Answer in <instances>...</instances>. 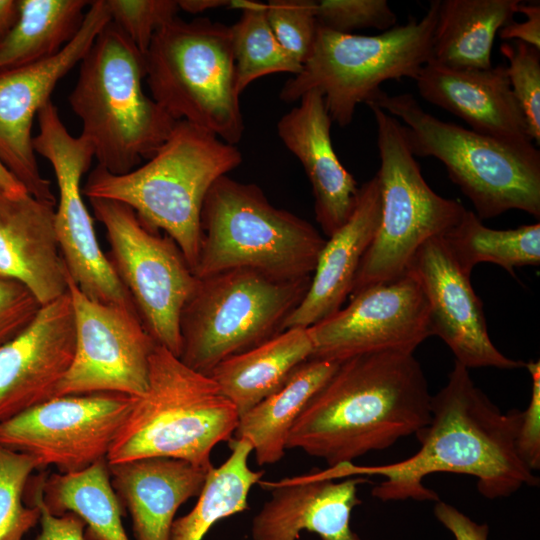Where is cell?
Wrapping results in <instances>:
<instances>
[{"instance_id":"cell-30","label":"cell","mask_w":540,"mask_h":540,"mask_svg":"<svg viewBox=\"0 0 540 540\" xmlns=\"http://www.w3.org/2000/svg\"><path fill=\"white\" fill-rule=\"evenodd\" d=\"M19 17L0 40V70L50 58L78 32L86 0H18Z\"/></svg>"},{"instance_id":"cell-12","label":"cell","mask_w":540,"mask_h":540,"mask_svg":"<svg viewBox=\"0 0 540 540\" xmlns=\"http://www.w3.org/2000/svg\"><path fill=\"white\" fill-rule=\"evenodd\" d=\"M110 244L107 255L147 331L179 357L182 309L198 278L177 244L146 225L126 204L90 198Z\"/></svg>"},{"instance_id":"cell-26","label":"cell","mask_w":540,"mask_h":540,"mask_svg":"<svg viewBox=\"0 0 540 540\" xmlns=\"http://www.w3.org/2000/svg\"><path fill=\"white\" fill-rule=\"evenodd\" d=\"M307 328L286 329L272 339L220 362L209 373L239 417L277 391L311 358Z\"/></svg>"},{"instance_id":"cell-6","label":"cell","mask_w":540,"mask_h":540,"mask_svg":"<svg viewBox=\"0 0 540 540\" xmlns=\"http://www.w3.org/2000/svg\"><path fill=\"white\" fill-rule=\"evenodd\" d=\"M238 420L235 406L209 375L157 344L147 390L135 398L106 460L169 457L211 469L212 449L233 438Z\"/></svg>"},{"instance_id":"cell-10","label":"cell","mask_w":540,"mask_h":540,"mask_svg":"<svg viewBox=\"0 0 540 540\" xmlns=\"http://www.w3.org/2000/svg\"><path fill=\"white\" fill-rule=\"evenodd\" d=\"M311 277L280 279L236 268L198 278L180 315L178 358L209 375L223 360L272 339L285 330Z\"/></svg>"},{"instance_id":"cell-7","label":"cell","mask_w":540,"mask_h":540,"mask_svg":"<svg viewBox=\"0 0 540 540\" xmlns=\"http://www.w3.org/2000/svg\"><path fill=\"white\" fill-rule=\"evenodd\" d=\"M197 278L249 268L280 279L311 277L325 244L305 219L273 206L260 187L224 175L201 212Z\"/></svg>"},{"instance_id":"cell-20","label":"cell","mask_w":540,"mask_h":540,"mask_svg":"<svg viewBox=\"0 0 540 540\" xmlns=\"http://www.w3.org/2000/svg\"><path fill=\"white\" fill-rule=\"evenodd\" d=\"M342 480L322 470L268 485L271 497L253 517V540H297L306 530L321 540H362L350 525L357 505L358 486L368 480L351 476Z\"/></svg>"},{"instance_id":"cell-34","label":"cell","mask_w":540,"mask_h":540,"mask_svg":"<svg viewBox=\"0 0 540 540\" xmlns=\"http://www.w3.org/2000/svg\"><path fill=\"white\" fill-rule=\"evenodd\" d=\"M35 469L37 463L31 456L0 444V540H22L40 521L39 507L24 502Z\"/></svg>"},{"instance_id":"cell-9","label":"cell","mask_w":540,"mask_h":540,"mask_svg":"<svg viewBox=\"0 0 540 540\" xmlns=\"http://www.w3.org/2000/svg\"><path fill=\"white\" fill-rule=\"evenodd\" d=\"M440 0L430 1L421 19L378 35L345 34L318 26L311 55L301 71L288 79L279 98L293 103L316 90L333 122L348 126L357 105L366 103L387 80H415L432 57V40Z\"/></svg>"},{"instance_id":"cell-36","label":"cell","mask_w":540,"mask_h":540,"mask_svg":"<svg viewBox=\"0 0 540 540\" xmlns=\"http://www.w3.org/2000/svg\"><path fill=\"white\" fill-rule=\"evenodd\" d=\"M265 13L278 42L303 65L311 55L318 31L316 1L270 0Z\"/></svg>"},{"instance_id":"cell-13","label":"cell","mask_w":540,"mask_h":540,"mask_svg":"<svg viewBox=\"0 0 540 540\" xmlns=\"http://www.w3.org/2000/svg\"><path fill=\"white\" fill-rule=\"evenodd\" d=\"M37 119L39 132L33 137V148L50 162L55 174L59 189L55 231L69 276L90 299L136 310L100 247L84 203L81 181L94 158L91 144L68 132L52 100L39 110Z\"/></svg>"},{"instance_id":"cell-45","label":"cell","mask_w":540,"mask_h":540,"mask_svg":"<svg viewBox=\"0 0 540 540\" xmlns=\"http://www.w3.org/2000/svg\"><path fill=\"white\" fill-rule=\"evenodd\" d=\"M232 1L233 0H179L177 3L179 9L196 14L222 6L232 7Z\"/></svg>"},{"instance_id":"cell-32","label":"cell","mask_w":540,"mask_h":540,"mask_svg":"<svg viewBox=\"0 0 540 540\" xmlns=\"http://www.w3.org/2000/svg\"><path fill=\"white\" fill-rule=\"evenodd\" d=\"M442 239L450 254L471 276L479 263H493L515 276V268L540 263V223L498 230L485 226L470 210L450 228Z\"/></svg>"},{"instance_id":"cell-43","label":"cell","mask_w":540,"mask_h":540,"mask_svg":"<svg viewBox=\"0 0 540 540\" xmlns=\"http://www.w3.org/2000/svg\"><path fill=\"white\" fill-rule=\"evenodd\" d=\"M525 15L523 22L512 20L503 26L499 37L504 41H520L540 50V4L522 3L518 5L517 13Z\"/></svg>"},{"instance_id":"cell-3","label":"cell","mask_w":540,"mask_h":540,"mask_svg":"<svg viewBox=\"0 0 540 540\" xmlns=\"http://www.w3.org/2000/svg\"><path fill=\"white\" fill-rule=\"evenodd\" d=\"M241 162L236 145L178 120L144 165L125 174H112L97 165L82 193L88 199H108L131 207L146 225L164 231L177 244L194 271L206 194L217 179Z\"/></svg>"},{"instance_id":"cell-31","label":"cell","mask_w":540,"mask_h":540,"mask_svg":"<svg viewBox=\"0 0 540 540\" xmlns=\"http://www.w3.org/2000/svg\"><path fill=\"white\" fill-rule=\"evenodd\" d=\"M228 442L229 457L208 472L193 509L174 520L170 540H202L217 521L248 510V494L264 472L249 467L252 446L248 441L232 438Z\"/></svg>"},{"instance_id":"cell-44","label":"cell","mask_w":540,"mask_h":540,"mask_svg":"<svg viewBox=\"0 0 540 540\" xmlns=\"http://www.w3.org/2000/svg\"><path fill=\"white\" fill-rule=\"evenodd\" d=\"M18 17V0H0V40L12 29Z\"/></svg>"},{"instance_id":"cell-21","label":"cell","mask_w":540,"mask_h":540,"mask_svg":"<svg viewBox=\"0 0 540 540\" xmlns=\"http://www.w3.org/2000/svg\"><path fill=\"white\" fill-rule=\"evenodd\" d=\"M332 123L323 96L316 90L305 93L277 123L279 138L309 179L316 221L327 238L352 215L360 188L333 148Z\"/></svg>"},{"instance_id":"cell-5","label":"cell","mask_w":540,"mask_h":540,"mask_svg":"<svg viewBox=\"0 0 540 540\" xmlns=\"http://www.w3.org/2000/svg\"><path fill=\"white\" fill-rule=\"evenodd\" d=\"M369 101L403 125L415 157L443 163L481 220L512 209L539 219L540 152L534 143H511L440 120L410 93L390 95L380 89Z\"/></svg>"},{"instance_id":"cell-15","label":"cell","mask_w":540,"mask_h":540,"mask_svg":"<svg viewBox=\"0 0 540 540\" xmlns=\"http://www.w3.org/2000/svg\"><path fill=\"white\" fill-rule=\"evenodd\" d=\"M75 353L55 397L96 392L142 396L157 346L136 310L87 297L68 274Z\"/></svg>"},{"instance_id":"cell-25","label":"cell","mask_w":540,"mask_h":540,"mask_svg":"<svg viewBox=\"0 0 540 540\" xmlns=\"http://www.w3.org/2000/svg\"><path fill=\"white\" fill-rule=\"evenodd\" d=\"M108 465L113 490L131 516L136 540H170L178 508L200 494L211 470L169 457Z\"/></svg>"},{"instance_id":"cell-40","label":"cell","mask_w":540,"mask_h":540,"mask_svg":"<svg viewBox=\"0 0 540 540\" xmlns=\"http://www.w3.org/2000/svg\"><path fill=\"white\" fill-rule=\"evenodd\" d=\"M532 379L531 399L521 411L516 436V450L522 462L531 470L540 468V362L525 363Z\"/></svg>"},{"instance_id":"cell-4","label":"cell","mask_w":540,"mask_h":540,"mask_svg":"<svg viewBox=\"0 0 540 540\" xmlns=\"http://www.w3.org/2000/svg\"><path fill=\"white\" fill-rule=\"evenodd\" d=\"M145 77V55L110 21L81 60L68 97L97 165L112 174L152 157L177 122L144 92Z\"/></svg>"},{"instance_id":"cell-19","label":"cell","mask_w":540,"mask_h":540,"mask_svg":"<svg viewBox=\"0 0 540 540\" xmlns=\"http://www.w3.org/2000/svg\"><path fill=\"white\" fill-rule=\"evenodd\" d=\"M69 291L41 306L34 319L0 345V423L55 397L75 353Z\"/></svg>"},{"instance_id":"cell-29","label":"cell","mask_w":540,"mask_h":540,"mask_svg":"<svg viewBox=\"0 0 540 540\" xmlns=\"http://www.w3.org/2000/svg\"><path fill=\"white\" fill-rule=\"evenodd\" d=\"M42 491L43 502L52 514L70 512L84 522L85 540H129L106 459L79 472L45 476Z\"/></svg>"},{"instance_id":"cell-24","label":"cell","mask_w":540,"mask_h":540,"mask_svg":"<svg viewBox=\"0 0 540 540\" xmlns=\"http://www.w3.org/2000/svg\"><path fill=\"white\" fill-rule=\"evenodd\" d=\"M380 214V188L375 175L359 188L357 204L348 221L326 239L309 289L287 318L285 330L309 328L342 308L377 231Z\"/></svg>"},{"instance_id":"cell-1","label":"cell","mask_w":540,"mask_h":540,"mask_svg":"<svg viewBox=\"0 0 540 540\" xmlns=\"http://www.w3.org/2000/svg\"><path fill=\"white\" fill-rule=\"evenodd\" d=\"M520 417L518 409L503 413L455 361L445 386L431 396L429 422L415 434L420 443L415 454L386 465L343 463L328 473L335 479L382 477L372 496L384 502L439 501L424 479L442 472L475 477L485 498L509 497L523 486L539 485L516 450Z\"/></svg>"},{"instance_id":"cell-28","label":"cell","mask_w":540,"mask_h":540,"mask_svg":"<svg viewBox=\"0 0 540 540\" xmlns=\"http://www.w3.org/2000/svg\"><path fill=\"white\" fill-rule=\"evenodd\" d=\"M520 0H440L431 60L452 68L488 69L496 34Z\"/></svg>"},{"instance_id":"cell-23","label":"cell","mask_w":540,"mask_h":540,"mask_svg":"<svg viewBox=\"0 0 540 540\" xmlns=\"http://www.w3.org/2000/svg\"><path fill=\"white\" fill-rule=\"evenodd\" d=\"M415 82L423 99L462 119L471 130L511 143H533L506 65L460 69L430 60Z\"/></svg>"},{"instance_id":"cell-27","label":"cell","mask_w":540,"mask_h":540,"mask_svg":"<svg viewBox=\"0 0 540 540\" xmlns=\"http://www.w3.org/2000/svg\"><path fill=\"white\" fill-rule=\"evenodd\" d=\"M341 362L309 358L274 393L239 417L233 438L248 441L258 465L285 454L294 423Z\"/></svg>"},{"instance_id":"cell-8","label":"cell","mask_w":540,"mask_h":540,"mask_svg":"<svg viewBox=\"0 0 540 540\" xmlns=\"http://www.w3.org/2000/svg\"><path fill=\"white\" fill-rule=\"evenodd\" d=\"M145 55L152 99L173 119L236 145L245 125L236 88L230 26L175 17L154 34Z\"/></svg>"},{"instance_id":"cell-22","label":"cell","mask_w":540,"mask_h":540,"mask_svg":"<svg viewBox=\"0 0 540 540\" xmlns=\"http://www.w3.org/2000/svg\"><path fill=\"white\" fill-rule=\"evenodd\" d=\"M54 218V204L0 190V277L24 285L41 305L68 291Z\"/></svg>"},{"instance_id":"cell-39","label":"cell","mask_w":540,"mask_h":540,"mask_svg":"<svg viewBox=\"0 0 540 540\" xmlns=\"http://www.w3.org/2000/svg\"><path fill=\"white\" fill-rule=\"evenodd\" d=\"M41 306L24 285L0 277V345L20 333L34 319Z\"/></svg>"},{"instance_id":"cell-41","label":"cell","mask_w":540,"mask_h":540,"mask_svg":"<svg viewBox=\"0 0 540 540\" xmlns=\"http://www.w3.org/2000/svg\"><path fill=\"white\" fill-rule=\"evenodd\" d=\"M44 477L39 475L31 485L30 505H37L41 511V531L33 540H85V524L77 515L70 512L55 515L46 508L42 496Z\"/></svg>"},{"instance_id":"cell-18","label":"cell","mask_w":540,"mask_h":540,"mask_svg":"<svg viewBox=\"0 0 540 540\" xmlns=\"http://www.w3.org/2000/svg\"><path fill=\"white\" fill-rule=\"evenodd\" d=\"M408 271L420 282L429 306L431 336L439 337L466 367L511 370L523 361L501 353L489 337L483 304L469 275L458 266L442 236L427 240Z\"/></svg>"},{"instance_id":"cell-17","label":"cell","mask_w":540,"mask_h":540,"mask_svg":"<svg viewBox=\"0 0 540 540\" xmlns=\"http://www.w3.org/2000/svg\"><path fill=\"white\" fill-rule=\"evenodd\" d=\"M111 21L105 0L91 1L82 24L66 46L45 60L0 70V161L32 196L56 205L50 181L39 170L32 124L57 83L84 58Z\"/></svg>"},{"instance_id":"cell-46","label":"cell","mask_w":540,"mask_h":540,"mask_svg":"<svg viewBox=\"0 0 540 540\" xmlns=\"http://www.w3.org/2000/svg\"><path fill=\"white\" fill-rule=\"evenodd\" d=\"M0 190L18 196L26 193L25 188L15 179V177L5 168L0 161Z\"/></svg>"},{"instance_id":"cell-2","label":"cell","mask_w":540,"mask_h":540,"mask_svg":"<svg viewBox=\"0 0 540 540\" xmlns=\"http://www.w3.org/2000/svg\"><path fill=\"white\" fill-rule=\"evenodd\" d=\"M428 383L412 353L376 352L342 361L300 414L286 449L329 468L415 435L430 419Z\"/></svg>"},{"instance_id":"cell-33","label":"cell","mask_w":540,"mask_h":540,"mask_svg":"<svg viewBox=\"0 0 540 540\" xmlns=\"http://www.w3.org/2000/svg\"><path fill=\"white\" fill-rule=\"evenodd\" d=\"M232 8L242 11L230 26L236 72V88L241 94L253 81L274 73L298 74L302 65L278 42L266 17V3L233 0Z\"/></svg>"},{"instance_id":"cell-38","label":"cell","mask_w":540,"mask_h":540,"mask_svg":"<svg viewBox=\"0 0 540 540\" xmlns=\"http://www.w3.org/2000/svg\"><path fill=\"white\" fill-rule=\"evenodd\" d=\"M318 26L338 33L375 28L383 32L396 26L397 17L386 0L316 1Z\"/></svg>"},{"instance_id":"cell-37","label":"cell","mask_w":540,"mask_h":540,"mask_svg":"<svg viewBox=\"0 0 540 540\" xmlns=\"http://www.w3.org/2000/svg\"><path fill=\"white\" fill-rule=\"evenodd\" d=\"M114 23L145 54L157 30L177 17L174 0H105Z\"/></svg>"},{"instance_id":"cell-42","label":"cell","mask_w":540,"mask_h":540,"mask_svg":"<svg viewBox=\"0 0 540 540\" xmlns=\"http://www.w3.org/2000/svg\"><path fill=\"white\" fill-rule=\"evenodd\" d=\"M434 515L452 534L454 540H488L487 524L475 522L451 504L440 500L435 502Z\"/></svg>"},{"instance_id":"cell-14","label":"cell","mask_w":540,"mask_h":540,"mask_svg":"<svg viewBox=\"0 0 540 540\" xmlns=\"http://www.w3.org/2000/svg\"><path fill=\"white\" fill-rule=\"evenodd\" d=\"M136 397L115 392L51 398L0 423V444L38 469L74 473L107 458Z\"/></svg>"},{"instance_id":"cell-16","label":"cell","mask_w":540,"mask_h":540,"mask_svg":"<svg viewBox=\"0 0 540 540\" xmlns=\"http://www.w3.org/2000/svg\"><path fill=\"white\" fill-rule=\"evenodd\" d=\"M307 329L311 358L337 362L376 352L414 354L431 336L425 293L408 270L394 281L350 295L347 306Z\"/></svg>"},{"instance_id":"cell-35","label":"cell","mask_w":540,"mask_h":540,"mask_svg":"<svg viewBox=\"0 0 540 540\" xmlns=\"http://www.w3.org/2000/svg\"><path fill=\"white\" fill-rule=\"evenodd\" d=\"M501 54L507 59V76L517 100L529 137L540 142V50L520 41L503 42Z\"/></svg>"},{"instance_id":"cell-11","label":"cell","mask_w":540,"mask_h":540,"mask_svg":"<svg viewBox=\"0 0 540 540\" xmlns=\"http://www.w3.org/2000/svg\"><path fill=\"white\" fill-rule=\"evenodd\" d=\"M377 128L381 214L374 238L357 271L351 295L394 281L406 273L417 250L444 235L466 208L437 194L424 179L407 143L403 125L371 101Z\"/></svg>"}]
</instances>
